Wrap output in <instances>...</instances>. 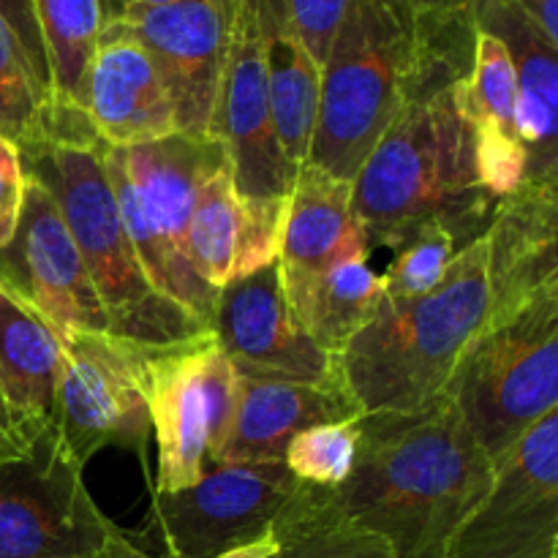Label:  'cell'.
<instances>
[{
	"mask_svg": "<svg viewBox=\"0 0 558 558\" xmlns=\"http://www.w3.org/2000/svg\"><path fill=\"white\" fill-rule=\"evenodd\" d=\"M104 169L147 281L210 330L218 289L194 270L185 223L196 189L229 161L210 134H169L134 147H104Z\"/></svg>",
	"mask_w": 558,
	"mask_h": 558,
	"instance_id": "8992f818",
	"label": "cell"
},
{
	"mask_svg": "<svg viewBox=\"0 0 558 558\" xmlns=\"http://www.w3.org/2000/svg\"><path fill=\"white\" fill-rule=\"evenodd\" d=\"M0 20L11 27V33L16 36V41L25 49L27 60H31L33 71H36L38 82H41L44 90L49 93V69H47V54H44L41 33H38L36 22V9H33V0H0ZM52 96V93H49Z\"/></svg>",
	"mask_w": 558,
	"mask_h": 558,
	"instance_id": "e575fe53",
	"label": "cell"
},
{
	"mask_svg": "<svg viewBox=\"0 0 558 558\" xmlns=\"http://www.w3.org/2000/svg\"><path fill=\"white\" fill-rule=\"evenodd\" d=\"M474 25L507 47L518 82V134L526 147L523 183L558 180V47L510 0H472Z\"/></svg>",
	"mask_w": 558,
	"mask_h": 558,
	"instance_id": "d6986e66",
	"label": "cell"
},
{
	"mask_svg": "<svg viewBox=\"0 0 558 558\" xmlns=\"http://www.w3.org/2000/svg\"><path fill=\"white\" fill-rule=\"evenodd\" d=\"M485 234L456 254L445 278L412 300H379L338 354V374L363 414L420 412L445 396L469 343L488 325Z\"/></svg>",
	"mask_w": 558,
	"mask_h": 558,
	"instance_id": "3957f363",
	"label": "cell"
},
{
	"mask_svg": "<svg viewBox=\"0 0 558 558\" xmlns=\"http://www.w3.org/2000/svg\"><path fill=\"white\" fill-rule=\"evenodd\" d=\"M539 33L558 47V0H510Z\"/></svg>",
	"mask_w": 558,
	"mask_h": 558,
	"instance_id": "d590c367",
	"label": "cell"
},
{
	"mask_svg": "<svg viewBox=\"0 0 558 558\" xmlns=\"http://www.w3.org/2000/svg\"><path fill=\"white\" fill-rule=\"evenodd\" d=\"M101 3H104V22L118 20L120 11H123V5H120V0H101Z\"/></svg>",
	"mask_w": 558,
	"mask_h": 558,
	"instance_id": "60d3db41",
	"label": "cell"
},
{
	"mask_svg": "<svg viewBox=\"0 0 558 558\" xmlns=\"http://www.w3.org/2000/svg\"><path fill=\"white\" fill-rule=\"evenodd\" d=\"M278 550V543L270 537L259 539V543H251V545H243V548H234L229 550V554L218 556V558H270L272 554Z\"/></svg>",
	"mask_w": 558,
	"mask_h": 558,
	"instance_id": "f35d334b",
	"label": "cell"
},
{
	"mask_svg": "<svg viewBox=\"0 0 558 558\" xmlns=\"http://www.w3.org/2000/svg\"><path fill=\"white\" fill-rule=\"evenodd\" d=\"M49 98L22 44L0 20V136L14 142L20 156L47 145Z\"/></svg>",
	"mask_w": 558,
	"mask_h": 558,
	"instance_id": "4316f807",
	"label": "cell"
},
{
	"mask_svg": "<svg viewBox=\"0 0 558 558\" xmlns=\"http://www.w3.org/2000/svg\"><path fill=\"white\" fill-rule=\"evenodd\" d=\"M229 47L210 129L229 156L240 202L287 199L298 169L281 150L270 114L256 0H229Z\"/></svg>",
	"mask_w": 558,
	"mask_h": 558,
	"instance_id": "7c38bea8",
	"label": "cell"
},
{
	"mask_svg": "<svg viewBox=\"0 0 558 558\" xmlns=\"http://www.w3.org/2000/svg\"><path fill=\"white\" fill-rule=\"evenodd\" d=\"M256 14L265 49L270 114L281 150L294 167L308 161L319 114L322 65L308 54L305 44L289 22L283 0H256Z\"/></svg>",
	"mask_w": 558,
	"mask_h": 558,
	"instance_id": "603a6c76",
	"label": "cell"
},
{
	"mask_svg": "<svg viewBox=\"0 0 558 558\" xmlns=\"http://www.w3.org/2000/svg\"><path fill=\"white\" fill-rule=\"evenodd\" d=\"M25 178L20 227L0 251V278L58 332H109L107 311L52 191L33 174Z\"/></svg>",
	"mask_w": 558,
	"mask_h": 558,
	"instance_id": "5bb4252c",
	"label": "cell"
},
{
	"mask_svg": "<svg viewBox=\"0 0 558 558\" xmlns=\"http://www.w3.org/2000/svg\"><path fill=\"white\" fill-rule=\"evenodd\" d=\"M363 243L368 238L352 216V183L332 178L314 163H303L289 194L276 259L289 308L303 300L327 267Z\"/></svg>",
	"mask_w": 558,
	"mask_h": 558,
	"instance_id": "44dd1931",
	"label": "cell"
},
{
	"mask_svg": "<svg viewBox=\"0 0 558 558\" xmlns=\"http://www.w3.org/2000/svg\"><path fill=\"white\" fill-rule=\"evenodd\" d=\"M112 529L49 441L0 469V558H93Z\"/></svg>",
	"mask_w": 558,
	"mask_h": 558,
	"instance_id": "4fadbf2b",
	"label": "cell"
},
{
	"mask_svg": "<svg viewBox=\"0 0 558 558\" xmlns=\"http://www.w3.org/2000/svg\"><path fill=\"white\" fill-rule=\"evenodd\" d=\"M461 112L474 129H496L501 134H518V82L510 52L490 33L480 31L474 38V63L469 80L458 85Z\"/></svg>",
	"mask_w": 558,
	"mask_h": 558,
	"instance_id": "83f0119b",
	"label": "cell"
},
{
	"mask_svg": "<svg viewBox=\"0 0 558 558\" xmlns=\"http://www.w3.org/2000/svg\"><path fill=\"white\" fill-rule=\"evenodd\" d=\"M229 20V0H178L158 9H129L114 20L156 65L180 134H207L210 129L227 60Z\"/></svg>",
	"mask_w": 558,
	"mask_h": 558,
	"instance_id": "2e32d148",
	"label": "cell"
},
{
	"mask_svg": "<svg viewBox=\"0 0 558 558\" xmlns=\"http://www.w3.org/2000/svg\"><path fill=\"white\" fill-rule=\"evenodd\" d=\"M210 332L240 376L341 385L338 354L316 347L294 322L278 276V262L232 278L218 292Z\"/></svg>",
	"mask_w": 558,
	"mask_h": 558,
	"instance_id": "9a60e30c",
	"label": "cell"
},
{
	"mask_svg": "<svg viewBox=\"0 0 558 558\" xmlns=\"http://www.w3.org/2000/svg\"><path fill=\"white\" fill-rule=\"evenodd\" d=\"M420 41V0H352L322 63L308 161L352 183L407 104Z\"/></svg>",
	"mask_w": 558,
	"mask_h": 558,
	"instance_id": "277c9868",
	"label": "cell"
},
{
	"mask_svg": "<svg viewBox=\"0 0 558 558\" xmlns=\"http://www.w3.org/2000/svg\"><path fill=\"white\" fill-rule=\"evenodd\" d=\"M169 3H178V0H120L123 11L129 9H158V5H169ZM120 11V14H123Z\"/></svg>",
	"mask_w": 558,
	"mask_h": 558,
	"instance_id": "ab89813d",
	"label": "cell"
},
{
	"mask_svg": "<svg viewBox=\"0 0 558 558\" xmlns=\"http://www.w3.org/2000/svg\"><path fill=\"white\" fill-rule=\"evenodd\" d=\"M466 245L456 238L450 227L439 218L420 223L401 245L398 256L387 272L381 276L385 283V300H412L420 294H428L445 278L447 267L456 259V254Z\"/></svg>",
	"mask_w": 558,
	"mask_h": 558,
	"instance_id": "f1b7e54d",
	"label": "cell"
},
{
	"mask_svg": "<svg viewBox=\"0 0 558 558\" xmlns=\"http://www.w3.org/2000/svg\"><path fill=\"white\" fill-rule=\"evenodd\" d=\"M445 398L494 469L532 425L558 409V283L469 343Z\"/></svg>",
	"mask_w": 558,
	"mask_h": 558,
	"instance_id": "52a82bcc",
	"label": "cell"
},
{
	"mask_svg": "<svg viewBox=\"0 0 558 558\" xmlns=\"http://www.w3.org/2000/svg\"><path fill=\"white\" fill-rule=\"evenodd\" d=\"M31 452H33V447L27 445L20 434H16L9 412H5V409H0V469L9 466V463L25 461Z\"/></svg>",
	"mask_w": 558,
	"mask_h": 558,
	"instance_id": "8d00e7d4",
	"label": "cell"
},
{
	"mask_svg": "<svg viewBox=\"0 0 558 558\" xmlns=\"http://www.w3.org/2000/svg\"><path fill=\"white\" fill-rule=\"evenodd\" d=\"M240 196L234 191L232 167L221 163L199 183L185 223V245L194 270L221 292L234 278V259L240 245Z\"/></svg>",
	"mask_w": 558,
	"mask_h": 558,
	"instance_id": "484cf974",
	"label": "cell"
},
{
	"mask_svg": "<svg viewBox=\"0 0 558 558\" xmlns=\"http://www.w3.org/2000/svg\"><path fill=\"white\" fill-rule=\"evenodd\" d=\"M25 180L20 147L0 136V251L9 248L20 227Z\"/></svg>",
	"mask_w": 558,
	"mask_h": 558,
	"instance_id": "836d02e7",
	"label": "cell"
},
{
	"mask_svg": "<svg viewBox=\"0 0 558 558\" xmlns=\"http://www.w3.org/2000/svg\"><path fill=\"white\" fill-rule=\"evenodd\" d=\"M0 409H5V403H3V401H0Z\"/></svg>",
	"mask_w": 558,
	"mask_h": 558,
	"instance_id": "b9f144b4",
	"label": "cell"
},
{
	"mask_svg": "<svg viewBox=\"0 0 558 558\" xmlns=\"http://www.w3.org/2000/svg\"><path fill=\"white\" fill-rule=\"evenodd\" d=\"M558 180L521 183L499 199L485 232L488 325L510 319L543 289L558 283Z\"/></svg>",
	"mask_w": 558,
	"mask_h": 558,
	"instance_id": "e0dca14e",
	"label": "cell"
},
{
	"mask_svg": "<svg viewBox=\"0 0 558 558\" xmlns=\"http://www.w3.org/2000/svg\"><path fill=\"white\" fill-rule=\"evenodd\" d=\"M63 365L60 332L0 278V401L31 447L52 445L54 387Z\"/></svg>",
	"mask_w": 558,
	"mask_h": 558,
	"instance_id": "7402d4cb",
	"label": "cell"
},
{
	"mask_svg": "<svg viewBox=\"0 0 558 558\" xmlns=\"http://www.w3.org/2000/svg\"><path fill=\"white\" fill-rule=\"evenodd\" d=\"M270 558H396V554L376 534L338 523L278 539Z\"/></svg>",
	"mask_w": 558,
	"mask_h": 558,
	"instance_id": "4dcf8cb0",
	"label": "cell"
},
{
	"mask_svg": "<svg viewBox=\"0 0 558 558\" xmlns=\"http://www.w3.org/2000/svg\"><path fill=\"white\" fill-rule=\"evenodd\" d=\"M238 396L240 374L213 332L150 347L147 412L158 445L153 494L183 490L202 477L227 441Z\"/></svg>",
	"mask_w": 558,
	"mask_h": 558,
	"instance_id": "9c48e42d",
	"label": "cell"
},
{
	"mask_svg": "<svg viewBox=\"0 0 558 558\" xmlns=\"http://www.w3.org/2000/svg\"><path fill=\"white\" fill-rule=\"evenodd\" d=\"M54 104L85 112L87 74L104 31L101 0H33Z\"/></svg>",
	"mask_w": 558,
	"mask_h": 558,
	"instance_id": "d4e9b609",
	"label": "cell"
},
{
	"mask_svg": "<svg viewBox=\"0 0 558 558\" xmlns=\"http://www.w3.org/2000/svg\"><path fill=\"white\" fill-rule=\"evenodd\" d=\"M85 112L107 147H134L178 134L174 109L142 44L120 22H104L87 74Z\"/></svg>",
	"mask_w": 558,
	"mask_h": 558,
	"instance_id": "ac0fdd59",
	"label": "cell"
},
{
	"mask_svg": "<svg viewBox=\"0 0 558 558\" xmlns=\"http://www.w3.org/2000/svg\"><path fill=\"white\" fill-rule=\"evenodd\" d=\"M494 474L450 398L420 412L363 414L349 477L336 488L300 483L270 534L278 543L343 523L381 537L396 558H445Z\"/></svg>",
	"mask_w": 558,
	"mask_h": 558,
	"instance_id": "6da1fadb",
	"label": "cell"
},
{
	"mask_svg": "<svg viewBox=\"0 0 558 558\" xmlns=\"http://www.w3.org/2000/svg\"><path fill=\"white\" fill-rule=\"evenodd\" d=\"M458 85L403 104L354 174L352 216L371 248H398L430 218L445 221L461 245L488 232L499 199L480 183Z\"/></svg>",
	"mask_w": 558,
	"mask_h": 558,
	"instance_id": "7a4b0ae2",
	"label": "cell"
},
{
	"mask_svg": "<svg viewBox=\"0 0 558 558\" xmlns=\"http://www.w3.org/2000/svg\"><path fill=\"white\" fill-rule=\"evenodd\" d=\"M287 199H254L240 202L243 221H240V245L234 259V278L262 270L278 259L281 248L283 221H287Z\"/></svg>",
	"mask_w": 558,
	"mask_h": 558,
	"instance_id": "1f68e13d",
	"label": "cell"
},
{
	"mask_svg": "<svg viewBox=\"0 0 558 558\" xmlns=\"http://www.w3.org/2000/svg\"><path fill=\"white\" fill-rule=\"evenodd\" d=\"M363 417L343 385L240 376L238 412L227 441L213 463L283 461L294 434L322 423H347Z\"/></svg>",
	"mask_w": 558,
	"mask_h": 558,
	"instance_id": "ffe728a7",
	"label": "cell"
},
{
	"mask_svg": "<svg viewBox=\"0 0 558 558\" xmlns=\"http://www.w3.org/2000/svg\"><path fill=\"white\" fill-rule=\"evenodd\" d=\"M101 145H52L22 156L25 174L52 191L90 281L101 298L109 332L145 347L191 341L207 330L194 314L163 298L142 270L104 169Z\"/></svg>",
	"mask_w": 558,
	"mask_h": 558,
	"instance_id": "5b68a950",
	"label": "cell"
},
{
	"mask_svg": "<svg viewBox=\"0 0 558 558\" xmlns=\"http://www.w3.org/2000/svg\"><path fill=\"white\" fill-rule=\"evenodd\" d=\"M298 485L283 461L210 463L189 488L153 494V518L172 558H218L270 537Z\"/></svg>",
	"mask_w": 558,
	"mask_h": 558,
	"instance_id": "30bf717a",
	"label": "cell"
},
{
	"mask_svg": "<svg viewBox=\"0 0 558 558\" xmlns=\"http://www.w3.org/2000/svg\"><path fill=\"white\" fill-rule=\"evenodd\" d=\"M93 558H172V556H169V554L167 556L145 554V550L136 548V545L131 543V537L123 532V529L114 526L112 532H109L107 543L101 545V550H98V554Z\"/></svg>",
	"mask_w": 558,
	"mask_h": 558,
	"instance_id": "74e56055",
	"label": "cell"
},
{
	"mask_svg": "<svg viewBox=\"0 0 558 558\" xmlns=\"http://www.w3.org/2000/svg\"><path fill=\"white\" fill-rule=\"evenodd\" d=\"M360 417L347 423H322L292 436L283 452L289 472L305 485L336 488L349 477L357 458Z\"/></svg>",
	"mask_w": 558,
	"mask_h": 558,
	"instance_id": "f546056e",
	"label": "cell"
},
{
	"mask_svg": "<svg viewBox=\"0 0 558 558\" xmlns=\"http://www.w3.org/2000/svg\"><path fill=\"white\" fill-rule=\"evenodd\" d=\"M289 22L316 63H325L352 0H283Z\"/></svg>",
	"mask_w": 558,
	"mask_h": 558,
	"instance_id": "d6a6232c",
	"label": "cell"
},
{
	"mask_svg": "<svg viewBox=\"0 0 558 558\" xmlns=\"http://www.w3.org/2000/svg\"><path fill=\"white\" fill-rule=\"evenodd\" d=\"M371 245H354L336 265L327 267L292 311L294 322L319 349L341 354L374 316L385 283L368 265Z\"/></svg>",
	"mask_w": 558,
	"mask_h": 558,
	"instance_id": "cb8c5ba5",
	"label": "cell"
},
{
	"mask_svg": "<svg viewBox=\"0 0 558 558\" xmlns=\"http://www.w3.org/2000/svg\"><path fill=\"white\" fill-rule=\"evenodd\" d=\"M63 365L54 387L52 447L60 458L85 469L104 447L136 452L147 469L150 439L145 343L109 332H60Z\"/></svg>",
	"mask_w": 558,
	"mask_h": 558,
	"instance_id": "ba28073f",
	"label": "cell"
},
{
	"mask_svg": "<svg viewBox=\"0 0 558 558\" xmlns=\"http://www.w3.org/2000/svg\"><path fill=\"white\" fill-rule=\"evenodd\" d=\"M558 409L496 466L488 494L458 526L445 558H556Z\"/></svg>",
	"mask_w": 558,
	"mask_h": 558,
	"instance_id": "8fae6325",
	"label": "cell"
}]
</instances>
